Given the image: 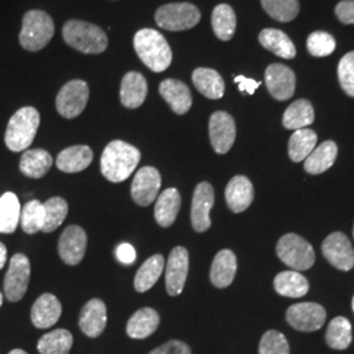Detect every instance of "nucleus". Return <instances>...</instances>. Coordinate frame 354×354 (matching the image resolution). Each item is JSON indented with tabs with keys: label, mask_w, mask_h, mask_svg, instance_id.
<instances>
[{
	"label": "nucleus",
	"mask_w": 354,
	"mask_h": 354,
	"mask_svg": "<svg viewBox=\"0 0 354 354\" xmlns=\"http://www.w3.org/2000/svg\"><path fill=\"white\" fill-rule=\"evenodd\" d=\"M315 120V113L313 104L308 100H297L292 102L290 106L285 111L282 124L286 129L290 130H299L311 125Z\"/></svg>",
	"instance_id": "32"
},
{
	"label": "nucleus",
	"mask_w": 354,
	"mask_h": 354,
	"mask_svg": "<svg viewBox=\"0 0 354 354\" xmlns=\"http://www.w3.org/2000/svg\"><path fill=\"white\" fill-rule=\"evenodd\" d=\"M266 84L276 100H289L295 92V74L285 64H270L266 71Z\"/></svg>",
	"instance_id": "16"
},
{
	"label": "nucleus",
	"mask_w": 354,
	"mask_h": 354,
	"mask_svg": "<svg viewBox=\"0 0 354 354\" xmlns=\"http://www.w3.org/2000/svg\"><path fill=\"white\" fill-rule=\"evenodd\" d=\"M73 342V335L67 329H55L39 339L37 349L41 354H68Z\"/></svg>",
	"instance_id": "37"
},
{
	"label": "nucleus",
	"mask_w": 354,
	"mask_h": 354,
	"mask_svg": "<svg viewBox=\"0 0 354 354\" xmlns=\"http://www.w3.org/2000/svg\"><path fill=\"white\" fill-rule=\"evenodd\" d=\"M55 28L50 15L39 10L28 11L23 17L20 45L28 51L44 49L54 36Z\"/></svg>",
	"instance_id": "5"
},
{
	"label": "nucleus",
	"mask_w": 354,
	"mask_h": 354,
	"mask_svg": "<svg viewBox=\"0 0 354 354\" xmlns=\"http://www.w3.org/2000/svg\"><path fill=\"white\" fill-rule=\"evenodd\" d=\"M353 235H354V227H353Z\"/></svg>",
	"instance_id": "53"
},
{
	"label": "nucleus",
	"mask_w": 354,
	"mask_h": 354,
	"mask_svg": "<svg viewBox=\"0 0 354 354\" xmlns=\"http://www.w3.org/2000/svg\"><path fill=\"white\" fill-rule=\"evenodd\" d=\"M62 306L53 294H42L32 307V323L39 329L50 328L61 317Z\"/></svg>",
	"instance_id": "18"
},
{
	"label": "nucleus",
	"mask_w": 354,
	"mask_h": 354,
	"mask_svg": "<svg viewBox=\"0 0 354 354\" xmlns=\"http://www.w3.org/2000/svg\"><path fill=\"white\" fill-rule=\"evenodd\" d=\"M259 354H290V346L285 335L272 329L263 336L259 346Z\"/></svg>",
	"instance_id": "42"
},
{
	"label": "nucleus",
	"mask_w": 354,
	"mask_h": 354,
	"mask_svg": "<svg viewBox=\"0 0 354 354\" xmlns=\"http://www.w3.org/2000/svg\"><path fill=\"white\" fill-rule=\"evenodd\" d=\"M6 260H7V248L3 243H0V269H3Z\"/></svg>",
	"instance_id": "49"
},
{
	"label": "nucleus",
	"mask_w": 354,
	"mask_h": 354,
	"mask_svg": "<svg viewBox=\"0 0 354 354\" xmlns=\"http://www.w3.org/2000/svg\"><path fill=\"white\" fill-rule=\"evenodd\" d=\"M150 354H192L190 348L185 342L172 340L165 345L153 349Z\"/></svg>",
	"instance_id": "46"
},
{
	"label": "nucleus",
	"mask_w": 354,
	"mask_h": 354,
	"mask_svg": "<svg viewBox=\"0 0 354 354\" xmlns=\"http://www.w3.org/2000/svg\"><path fill=\"white\" fill-rule=\"evenodd\" d=\"M44 207H45V223L42 227V232L49 234L64 223L68 213V205L61 197H53L44 203Z\"/></svg>",
	"instance_id": "41"
},
{
	"label": "nucleus",
	"mask_w": 354,
	"mask_h": 354,
	"mask_svg": "<svg viewBox=\"0 0 354 354\" xmlns=\"http://www.w3.org/2000/svg\"><path fill=\"white\" fill-rule=\"evenodd\" d=\"M115 254H117V259H118L122 264H131V263H134L136 259H137V253H136L134 247H133L131 244H129V243L120 244V245L117 247Z\"/></svg>",
	"instance_id": "47"
},
{
	"label": "nucleus",
	"mask_w": 354,
	"mask_h": 354,
	"mask_svg": "<svg viewBox=\"0 0 354 354\" xmlns=\"http://www.w3.org/2000/svg\"><path fill=\"white\" fill-rule=\"evenodd\" d=\"M181 206V196L175 188L163 190L155 203V219L162 227H169L176 221Z\"/></svg>",
	"instance_id": "25"
},
{
	"label": "nucleus",
	"mask_w": 354,
	"mask_h": 354,
	"mask_svg": "<svg viewBox=\"0 0 354 354\" xmlns=\"http://www.w3.org/2000/svg\"><path fill=\"white\" fill-rule=\"evenodd\" d=\"M147 91L149 88L146 77L140 73L130 71L122 77L120 99L124 106L129 109H136L146 100Z\"/></svg>",
	"instance_id": "22"
},
{
	"label": "nucleus",
	"mask_w": 354,
	"mask_h": 354,
	"mask_svg": "<svg viewBox=\"0 0 354 354\" xmlns=\"http://www.w3.org/2000/svg\"><path fill=\"white\" fill-rule=\"evenodd\" d=\"M189 270V253L184 247L174 248L165 268V288L169 295L176 297L184 290Z\"/></svg>",
	"instance_id": "11"
},
{
	"label": "nucleus",
	"mask_w": 354,
	"mask_h": 354,
	"mask_svg": "<svg viewBox=\"0 0 354 354\" xmlns=\"http://www.w3.org/2000/svg\"><path fill=\"white\" fill-rule=\"evenodd\" d=\"M140 160V152L137 147L124 140H113L102 152V174L112 183L125 181L138 167Z\"/></svg>",
	"instance_id": "1"
},
{
	"label": "nucleus",
	"mask_w": 354,
	"mask_h": 354,
	"mask_svg": "<svg viewBox=\"0 0 354 354\" xmlns=\"http://www.w3.org/2000/svg\"><path fill=\"white\" fill-rule=\"evenodd\" d=\"M235 83H238L241 92H247L250 95H253L254 91L260 87L259 82L243 75L236 76L235 77Z\"/></svg>",
	"instance_id": "48"
},
{
	"label": "nucleus",
	"mask_w": 354,
	"mask_h": 354,
	"mask_svg": "<svg viewBox=\"0 0 354 354\" xmlns=\"http://www.w3.org/2000/svg\"><path fill=\"white\" fill-rule=\"evenodd\" d=\"M261 4L272 19L281 23L294 20L299 13L298 0H261Z\"/></svg>",
	"instance_id": "40"
},
{
	"label": "nucleus",
	"mask_w": 354,
	"mask_h": 354,
	"mask_svg": "<svg viewBox=\"0 0 354 354\" xmlns=\"http://www.w3.org/2000/svg\"><path fill=\"white\" fill-rule=\"evenodd\" d=\"M337 75L344 92L354 97V51L342 57L337 67Z\"/></svg>",
	"instance_id": "44"
},
{
	"label": "nucleus",
	"mask_w": 354,
	"mask_h": 354,
	"mask_svg": "<svg viewBox=\"0 0 354 354\" xmlns=\"http://www.w3.org/2000/svg\"><path fill=\"white\" fill-rule=\"evenodd\" d=\"M259 41L266 50L272 51L279 58L291 59L297 55V49L290 37L279 29L268 28L261 30V33L259 35Z\"/></svg>",
	"instance_id": "29"
},
{
	"label": "nucleus",
	"mask_w": 354,
	"mask_h": 354,
	"mask_svg": "<svg viewBox=\"0 0 354 354\" xmlns=\"http://www.w3.org/2000/svg\"><path fill=\"white\" fill-rule=\"evenodd\" d=\"M317 133L311 129H299L289 140V156L295 163L306 160V158L317 147Z\"/></svg>",
	"instance_id": "35"
},
{
	"label": "nucleus",
	"mask_w": 354,
	"mask_h": 354,
	"mask_svg": "<svg viewBox=\"0 0 354 354\" xmlns=\"http://www.w3.org/2000/svg\"><path fill=\"white\" fill-rule=\"evenodd\" d=\"M89 88L83 80H71L58 92L55 105L64 118H75L86 109L88 102Z\"/></svg>",
	"instance_id": "8"
},
{
	"label": "nucleus",
	"mask_w": 354,
	"mask_h": 354,
	"mask_svg": "<svg viewBox=\"0 0 354 354\" xmlns=\"http://www.w3.org/2000/svg\"><path fill=\"white\" fill-rule=\"evenodd\" d=\"M307 49L314 57H327L336 49V41L327 32H314L307 38Z\"/></svg>",
	"instance_id": "43"
},
{
	"label": "nucleus",
	"mask_w": 354,
	"mask_h": 354,
	"mask_svg": "<svg viewBox=\"0 0 354 354\" xmlns=\"http://www.w3.org/2000/svg\"><path fill=\"white\" fill-rule=\"evenodd\" d=\"M160 323L159 314L150 307L140 308L127 322V332L131 339L142 340L152 335Z\"/></svg>",
	"instance_id": "26"
},
{
	"label": "nucleus",
	"mask_w": 354,
	"mask_h": 354,
	"mask_svg": "<svg viewBox=\"0 0 354 354\" xmlns=\"http://www.w3.org/2000/svg\"><path fill=\"white\" fill-rule=\"evenodd\" d=\"M326 310L317 304H292L286 313V320L291 327L302 332H313L322 328L326 322Z\"/></svg>",
	"instance_id": "10"
},
{
	"label": "nucleus",
	"mask_w": 354,
	"mask_h": 354,
	"mask_svg": "<svg viewBox=\"0 0 354 354\" xmlns=\"http://www.w3.org/2000/svg\"><path fill=\"white\" fill-rule=\"evenodd\" d=\"M335 13L342 24H354V0H342L337 6Z\"/></svg>",
	"instance_id": "45"
},
{
	"label": "nucleus",
	"mask_w": 354,
	"mask_h": 354,
	"mask_svg": "<svg viewBox=\"0 0 354 354\" xmlns=\"http://www.w3.org/2000/svg\"><path fill=\"white\" fill-rule=\"evenodd\" d=\"M21 206L15 193H4L0 197V232L12 234L20 223Z\"/></svg>",
	"instance_id": "34"
},
{
	"label": "nucleus",
	"mask_w": 354,
	"mask_h": 354,
	"mask_svg": "<svg viewBox=\"0 0 354 354\" xmlns=\"http://www.w3.org/2000/svg\"><path fill=\"white\" fill-rule=\"evenodd\" d=\"M79 327L88 337L100 336L106 327V306L100 299H91L83 307L79 319Z\"/></svg>",
	"instance_id": "19"
},
{
	"label": "nucleus",
	"mask_w": 354,
	"mask_h": 354,
	"mask_svg": "<svg viewBox=\"0 0 354 354\" xmlns=\"http://www.w3.org/2000/svg\"><path fill=\"white\" fill-rule=\"evenodd\" d=\"M324 257L330 266L348 272L354 268V250L352 243L342 232H333L326 238L322 245Z\"/></svg>",
	"instance_id": "12"
},
{
	"label": "nucleus",
	"mask_w": 354,
	"mask_h": 354,
	"mask_svg": "<svg viewBox=\"0 0 354 354\" xmlns=\"http://www.w3.org/2000/svg\"><path fill=\"white\" fill-rule=\"evenodd\" d=\"M353 304V311H354V297H353V304Z\"/></svg>",
	"instance_id": "52"
},
{
	"label": "nucleus",
	"mask_w": 354,
	"mask_h": 354,
	"mask_svg": "<svg viewBox=\"0 0 354 354\" xmlns=\"http://www.w3.org/2000/svg\"><path fill=\"white\" fill-rule=\"evenodd\" d=\"M20 223L26 234H36L38 231H42L45 223L44 203L38 200H32L26 203L21 209Z\"/></svg>",
	"instance_id": "39"
},
{
	"label": "nucleus",
	"mask_w": 354,
	"mask_h": 354,
	"mask_svg": "<svg viewBox=\"0 0 354 354\" xmlns=\"http://www.w3.org/2000/svg\"><path fill=\"white\" fill-rule=\"evenodd\" d=\"M39 127V113L33 106H24L13 114L6 130L4 140L13 152L26 151L33 143Z\"/></svg>",
	"instance_id": "4"
},
{
	"label": "nucleus",
	"mask_w": 354,
	"mask_h": 354,
	"mask_svg": "<svg viewBox=\"0 0 354 354\" xmlns=\"http://www.w3.org/2000/svg\"><path fill=\"white\" fill-rule=\"evenodd\" d=\"M201 20L200 10L190 3H171L162 6L155 13L158 26L169 32L188 30Z\"/></svg>",
	"instance_id": "6"
},
{
	"label": "nucleus",
	"mask_w": 354,
	"mask_h": 354,
	"mask_svg": "<svg viewBox=\"0 0 354 354\" xmlns=\"http://www.w3.org/2000/svg\"><path fill=\"white\" fill-rule=\"evenodd\" d=\"M87 248V234L79 226H68L61 235L58 243L59 256L67 266L79 264Z\"/></svg>",
	"instance_id": "17"
},
{
	"label": "nucleus",
	"mask_w": 354,
	"mask_h": 354,
	"mask_svg": "<svg viewBox=\"0 0 354 354\" xmlns=\"http://www.w3.org/2000/svg\"><path fill=\"white\" fill-rule=\"evenodd\" d=\"M214 35L222 41H230L236 30V15L228 4L216 6L212 15Z\"/></svg>",
	"instance_id": "36"
},
{
	"label": "nucleus",
	"mask_w": 354,
	"mask_h": 354,
	"mask_svg": "<svg viewBox=\"0 0 354 354\" xmlns=\"http://www.w3.org/2000/svg\"><path fill=\"white\" fill-rule=\"evenodd\" d=\"M10 354H28L26 352H24L23 349H13L10 352Z\"/></svg>",
	"instance_id": "50"
},
{
	"label": "nucleus",
	"mask_w": 354,
	"mask_h": 354,
	"mask_svg": "<svg viewBox=\"0 0 354 354\" xmlns=\"http://www.w3.org/2000/svg\"><path fill=\"white\" fill-rule=\"evenodd\" d=\"M134 49L140 61L153 73H163L172 62V50L158 30H138L134 36Z\"/></svg>",
	"instance_id": "2"
},
{
	"label": "nucleus",
	"mask_w": 354,
	"mask_h": 354,
	"mask_svg": "<svg viewBox=\"0 0 354 354\" xmlns=\"http://www.w3.org/2000/svg\"><path fill=\"white\" fill-rule=\"evenodd\" d=\"M165 268V257L163 254H153L149 260H146L136 274L134 286L136 290L140 292L150 290L152 286L156 283V281L160 279Z\"/></svg>",
	"instance_id": "33"
},
{
	"label": "nucleus",
	"mask_w": 354,
	"mask_h": 354,
	"mask_svg": "<svg viewBox=\"0 0 354 354\" xmlns=\"http://www.w3.org/2000/svg\"><path fill=\"white\" fill-rule=\"evenodd\" d=\"M93 152L88 146L79 145L64 149L57 158V167L66 174H76L84 171L92 163Z\"/></svg>",
	"instance_id": "24"
},
{
	"label": "nucleus",
	"mask_w": 354,
	"mask_h": 354,
	"mask_svg": "<svg viewBox=\"0 0 354 354\" xmlns=\"http://www.w3.org/2000/svg\"><path fill=\"white\" fill-rule=\"evenodd\" d=\"M236 256L230 250H223L215 254L212 270H210V279L215 288L225 289L232 283L236 274Z\"/></svg>",
	"instance_id": "23"
},
{
	"label": "nucleus",
	"mask_w": 354,
	"mask_h": 354,
	"mask_svg": "<svg viewBox=\"0 0 354 354\" xmlns=\"http://www.w3.org/2000/svg\"><path fill=\"white\" fill-rule=\"evenodd\" d=\"M326 340L329 348L344 351L352 344V324L344 317H335L329 323Z\"/></svg>",
	"instance_id": "38"
},
{
	"label": "nucleus",
	"mask_w": 354,
	"mask_h": 354,
	"mask_svg": "<svg viewBox=\"0 0 354 354\" xmlns=\"http://www.w3.org/2000/svg\"><path fill=\"white\" fill-rule=\"evenodd\" d=\"M30 279V263L23 253H16L10 261V268L4 279V294L11 302L20 301L28 290Z\"/></svg>",
	"instance_id": "9"
},
{
	"label": "nucleus",
	"mask_w": 354,
	"mask_h": 354,
	"mask_svg": "<svg viewBox=\"0 0 354 354\" xmlns=\"http://www.w3.org/2000/svg\"><path fill=\"white\" fill-rule=\"evenodd\" d=\"M53 165L50 153L41 149L26 150L20 160V171L30 178H41L45 176Z\"/></svg>",
	"instance_id": "30"
},
{
	"label": "nucleus",
	"mask_w": 354,
	"mask_h": 354,
	"mask_svg": "<svg viewBox=\"0 0 354 354\" xmlns=\"http://www.w3.org/2000/svg\"><path fill=\"white\" fill-rule=\"evenodd\" d=\"M192 80L194 87L203 93L205 97L218 100L223 97L225 93V82L222 76L219 75L213 68L200 67L193 71Z\"/></svg>",
	"instance_id": "27"
},
{
	"label": "nucleus",
	"mask_w": 354,
	"mask_h": 354,
	"mask_svg": "<svg viewBox=\"0 0 354 354\" xmlns=\"http://www.w3.org/2000/svg\"><path fill=\"white\" fill-rule=\"evenodd\" d=\"M210 142L216 153H226L236 138V125L226 112H215L209 121Z\"/></svg>",
	"instance_id": "14"
},
{
	"label": "nucleus",
	"mask_w": 354,
	"mask_h": 354,
	"mask_svg": "<svg viewBox=\"0 0 354 354\" xmlns=\"http://www.w3.org/2000/svg\"><path fill=\"white\" fill-rule=\"evenodd\" d=\"M274 289L282 297L299 298L308 292L310 285L306 277L297 270H286L276 276Z\"/></svg>",
	"instance_id": "31"
},
{
	"label": "nucleus",
	"mask_w": 354,
	"mask_h": 354,
	"mask_svg": "<svg viewBox=\"0 0 354 354\" xmlns=\"http://www.w3.org/2000/svg\"><path fill=\"white\" fill-rule=\"evenodd\" d=\"M225 194L230 210L234 213H243L251 206L254 197L252 183L248 177H232L226 187Z\"/></svg>",
	"instance_id": "20"
},
{
	"label": "nucleus",
	"mask_w": 354,
	"mask_h": 354,
	"mask_svg": "<svg viewBox=\"0 0 354 354\" xmlns=\"http://www.w3.org/2000/svg\"><path fill=\"white\" fill-rule=\"evenodd\" d=\"M337 158V146L333 140H326L314 149L306 160L304 169L311 175H320L333 165Z\"/></svg>",
	"instance_id": "28"
},
{
	"label": "nucleus",
	"mask_w": 354,
	"mask_h": 354,
	"mask_svg": "<svg viewBox=\"0 0 354 354\" xmlns=\"http://www.w3.org/2000/svg\"><path fill=\"white\" fill-rule=\"evenodd\" d=\"M1 304H3V294L0 292V306H1Z\"/></svg>",
	"instance_id": "51"
},
{
	"label": "nucleus",
	"mask_w": 354,
	"mask_h": 354,
	"mask_svg": "<svg viewBox=\"0 0 354 354\" xmlns=\"http://www.w3.org/2000/svg\"><path fill=\"white\" fill-rule=\"evenodd\" d=\"M214 205V189L209 183H200L193 194L190 219L197 232H205L212 226L210 212Z\"/></svg>",
	"instance_id": "15"
},
{
	"label": "nucleus",
	"mask_w": 354,
	"mask_h": 354,
	"mask_svg": "<svg viewBox=\"0 0 354 354\" xmlns=\"http://www.w3.org/2000/svg\"><path fill=\"white\" fill-rule=\"evenodd\" d=\"M67 45L84 54H100L108 48V36L100 26L82 20H68L64 26Z\"/></svg>",
	"instance_id": "3"
},
{
	"label": "nucleus",
	"mask_w": 354,
	"mask_h": 354,
	"mask_svg": "<svg viewBox=\"0 0 354 354\" xmlns=\"http://www.w3.org/2000/svg\"><path fill=\"white\" fill-rule=\"evenodd\" d=\"M162 177L156 168L143 167L136 174L131 184V197L140 206H149L158 198Z\"/></svg>",
	"instance_id": "13"
},
{
	"label": "nucleus",
	"mask_w": 354,
	"mask_h": 354,
	"mask_svg": "<svg viewBox=\"0 0 354 354\" xmlns=\"http://www.w3.org/2000/svg\"><path fill=\"white\" fill-rule=\"evenodd\" d=\"M279 260L294 270H307L315 263V252L308 241L297 234H286L277 243Z\"/></svg>",
	"instance_id": "7"
},
{
	"label": "nucleus",
	"mask_w": 354,
	"mask_h": 354,
	"mask_svg": "<svg viewBox=\"0 0 354 354\" xmlns=\"http://www.w3.org/2000/svg\"><path fill=\"white\" fill-rule=\"evenodd\" d=\"M159 93L176 114H185L192 106L189 88L180 80L165 79L159 86Z\"/></svg>",
	"instance_id": "21"
}]
</instances>
